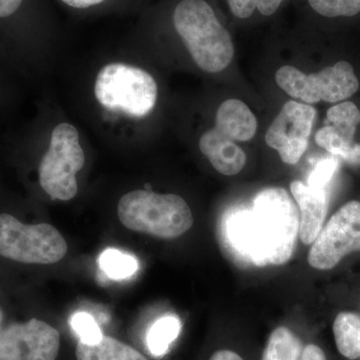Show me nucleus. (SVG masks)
Here are the masks:
<instances>
[{
	"label": "nucleus",
	"mask_w": 360,
	"mask_h": 360,
	"mask_svg": "<svg viewBox=\"0 0 360 360\" xmlns=\"http://www.w3.org/2000/svg\"><path fill=\"white\" fill-rule=\"evenodd\" d=\"M338 160L336 158H326L319 161L309 177L307 184L319 188H328L338 168Z\"/></svg>",
	"instance_id": "obj_24"
},
{
	"label": "nucleus",
	"mask_w": 360,
	"mask_h": 360,
	"mask_svg": "<svg viewBox=\"0 0 360 360\" xmlns=\"http://www.w3.org/2000/svg\"><path fill=\"white\" fill-rule=\"evenodd\" d=\"M181 329L180 321L174 315H167L158 319L149 328L146 343L150 354L155 357H162L170 345L179 336Z\"/></svg>",
	"instance_id": "obj_17"
},
{
	"label": "nucleus",
	"mask_w": 360,
	"mask_h": 360,
	"mask_svg": "<svg viewBox=\"0 0 360 360\" xmlns=\"http://www.w3.org/2000/svg\"><path fill=\"white\" fill-rule=\"evenodd\" d=\"M70 326L82 342L96 345L103 340V335L98 324L94 316L87 312L80 311L73 314L70 319Z\"/></svg>",
	"instance_id": "obj_23"
},
{
	"label": "nucleus",
	"mask_w": 360,
	"mask_h": 360,
	"mask_svg": "<svg viewBox=\"0 0 360 360\" xmlns=\"http://www.w3.org/2000/svg\"><path fill=\"white\" fill-rule=\"evenodd\" d=\"M326 123L331 125L345 141L354 143L357 125L360 123L359 108L350 101L335 104L326 112Z\"/></svg>",
	"instance_id": "obj_19"
},
{
	"label": "nucleus",
	"mask_w": 360,
	"mask_h": 360,
	"mask_svg": "<svg viewBox=\"0 0 360 360\" xmlns=\"http://www.w3.org/2000/svg\"><path fill=\"white\" fill-rule=\"evenodd\" d=\"M336 348L348 360H360V316L354 312H340L333 326Z\"/></svg>",
	"instance_id": "obj_15"
},
{
	"label": "nucleus",
	"mask_w": 360,
	"mask_h": 360,
	"mask_svg": "<svg viewBox=\"0 0 360 360\" xmlns=\"http://www.w3.org/2000/svg\"><path fill=\"white\" fill-rule=\"evenodd\" d=\"M172 22L201 70L217 73L231 65L234 56L231 34L205 0H181L175 6Z\"/></svg>",
	"instance_id": "obj_2"
},
{
	"label": "nucleus",
	"mask_w": 360,
	"mask_h": 360,
	"mask_svg": "<svg viewBox=\"0 0 360 360\" xmlns=\"http://www.w3.org/2000/svg\"><path fill=\"white\" fill-rule=\"evenodd\" d=\"M317 146L352 165H360V144L341 137L331 125L326 124L315 134Z\"/></svg>",
	"instance_id": "obj_18"
},
{
	"label": "nucleus",
	"mask_w": 360,
	"mask_h": 360,
	"mask_svg": "<svg viewBox=\"0 0 360 360\" xmlns=\"http://www.w3.org/2000/svg\"><path fill=\"white\" fill-rule=\"evenodd\" d=\"M117 213L130 231L163 239L179 238L193 224L191 207L176 194L130 191L118 201Z\"/></svg>",
	"instance_id": "obj_3"
},
{
	"label": "nucleus",
	"mask_w": 360,
	"mask_h": 360,
	"mask_svg": "<svg viewBox=\"0 0 360 360\" xmlns=\"http://www.w3.org/2000/svg\"><path fill=\"white\" fill-rule=\"evenodd\" d=\"M60 232L49 224H26L0 213V257L25 264H53L68 253Z\"/></svg>",
	"instance_id": "obj_5"
},
{
	"label": "nucleus",
	"mask_w": 360,
	"mask_h": 360,
	"mask_svg": "<svg viewBox=\"0 0 360 360\" xmlns=\"http://www.w3.org/2000/svg\"><path fill=\"white\" fill-rule=\"evenodd\" d=\"M276 80L288 96L307 104L340 103L354 96L359 89L354 68L347 61H340L311 75L284 65L277 70Z\"/></svg>",
	"instance_id": "obj_7"
},
{
	"label": "nucleus",
	"mask_w": 360,
	"mask_h": 360,
	"mask_svg": "<svg viewBox=\"0 0 360 360\" xmlns=\"http://www.w3.org/2000/svg\"><path fill=\"white\" fill-rule=\"evenodd\" d=\"M200 149L219 174L232 176L243 169L246 155L236 141L221 134L215 127L200 137Z\"/></svg>",
	"instance_id": "obj_12"
},
{
	"label": "nucleus",
	"mask_w": 360,
	"mask_h": 360,
	"mask_svg": "<svg viewBox=\"0 0 360 360\" xmlns=\"http://www.w3.org/2000/svg\"><path fill=\"white\" fill-rule=\"evenodd\" d=\"M290 191L300 210V240L304 245H311L321 233L328 214V191L300 180L291 182Z\"/></svg>",
	"instance_id": "obj_11"
},
{
	"label": "nucleus",
	"mask_w": 360,
	"mask_h": 360,
	"mask_svg": "<svg viewBox=\"0 0 360 360\" xmlns=\"http://www.w3.org/2000/svg\"><path fill=\"white\" fill-rule=\"evenodd\" d=\"M2 321H4V312L0 309V331H1L2 329Z\"/></svg>",
	"instance_id": "obj_29"
},
{
	"label": "nucleus",
	"mask_w": 360,
	"mask_h": 360,
	"mask_svg": "<svg viewBox=\"0 0 360 360\" xmlns=\"http://www.w3.org/2000/svg\"><path fill=\"white\" fill-rule=\"evenodd\" d=\"M214 127L232 141H248L257 134V120L243 101L229 99L217 110Z\"/></svg>",
	"instance_id": "obj_13"
},
{
	"label": "nucleus",
	"mask_w": 360,
	"mask_h": 360,
	"mask_svg": "<svg viewBox=\"0 0 360 360\" xmlns=\"http://www.w3.org/2000/svg\"><path fill=\"white\" fill-rule=\"evenodd\" d=\"M316 115L310 104L288 101L265 134L269 148L276 149L281 160L296 165L307 151Z\"/></svg>",
	"instance_id": "obj_9"
},
{
	"label": "nucleus",
	"mask_w": 360,
	"mask_h": 360,
	"mask_svg": "<svg viewBox=\"0 0 360 360\" xmlns=\"http://www.w3.org/2000/svg\"><path fill=\"white\" fill-rule=\"evenodd\" d=\"M60 1L71 8L84 11V9L91 8V7L103 6L108 0H60Z\"/></svg>",
	"instance_id": "obj_26"
},
{
	"label": "nucleus",
	"mask_w": 360,
	"mask_h": 360,
	"mask_svg": "<svg viewBox=\"0 0 360 360\" xmlns=\"http://www.w3.org/2000/svg\"><path fill=\"white\" fill-rule=\"evenodd\" d=\"M77 360H148L134 347L122 341L104 336L96 345L78 341Z\"/></svg>",
	"instance_id": "obj_14"
},
{
	"label": "nucleus",
	"mask_w": 360,
	"mask_h": 360,
	"mask_svg": "<svg viewBox=\"0 0 360 360\" xmlns=\"http://www.w3.org/2000/svg\"><path fill=\"white\" fill-rule=\"evenodd\" d=\"M210 360H243L238 354L231 350H219L210 357Z\"/></svg>",
	"instance_id": "obj_28"
},
{
	"label": "nucleus",
	"mask_w": 360,
	"mask_h": 360,
	"mask_svg": "<svg viewBox=\"0 0 360 360\" xmlns=\"http://www.w3.org/2000/svg\"><path fill=\"white\" fill-rule=\"evenodd\" d=\"M315 13L326 18H350L360 13V0H309Z\"/></svg>",
	"instance_id": "obj_21"
},
{
	"label": "nucleus",
	"mask_w": 360,
	"mask_h": 360,
	"mask_svg": "<svg viewBox=\"0 0 360 360\" xmlns=\"http://www.w3.org/2000/svg\"><path fill=\"white\" fill-rule=\"evenodd\" d=\"M99 266L106 276L120 281L134 276L139 269V262L132 255L115 248H108L99 257Z\"/></svg>",
	"instance_id": "obj_20"
},
{
	"label": "nucleus",
	"mask_w": 360,
	"mask_h": 360,
	"mask_svg": "<svg viewBox=\"0 0 360 360\" xmlns=\"http://www.w3.org/2000/svg\"><path fill=\"white\" fill-rule=\"evenodd\" d=\"M25 0H0V20H8L15 15Z\"/></svg>",
	"instance_id": "obj_25"
},
{
	"label": "nucleus",
	"mask_w": 360,
	"mask_h": 360,
	"mask_svg": "<svg viewBox=\"0 0 360 360\" xmlns=\"http://www.w3.org/2000/svg\"><path fill=\"white\" fill-rule=\"evenodd\" d=\"M224 231L231 248L250 264L283 265L300 236V210L283 187H269L257 194L250 208L231 213Z\"/></svg>",
	"instance_id": "obj_1"
},
{
	"label": "nucleus",
	"mask_w": 360,
	"mask_h": 360,
	"mask_svg": "<svg viewBox=\"0 0 360 360\" xmlns=\"http://www.w3.org/2000/svg\"><path fill=\"white\" fill-rule=\"evenodd\" d=\"M60 335L46 322L32 319L0 331V360H56Z\"/></svg>",
	"instance_id": "obj_10"
},
{
	"label": "nucleus",
	"mask_w": 360,
	"mask_h": 360,
	"mask_svg": "<svg viewBox=\"0 0 360 360\" xmlns=\"http://www.w3.org/2000/svg\"><path fill=\"white\" fill-rule=\"evenodd\" d=\"M84 163L77 129L70 123H60L54 127L49 150L40 161V186L52 200H72L78 191L77 174Z\"/></svg>",
	"instance_id": "obj_6"
},
{
	"label": "nucleus",
	"mask_w": 360,
	"mask_h": 360,
	"mask_svg": "<svg viewBox=\"0 0 360 360\" xmlns=\"http://www.w3.org/2000/svg\"><path fill=\"white\" fill-rule=\"evenodd\" d=\"M302 345L290 328H277L272 331L262 354V360H300Z\"/></svg>",
	"instance_id": "obj_16"
},
{
	"label": "nucleus",
	"mask_w": 360,
	"mask_h": 360,
	"mask_svg": "<svg viewBox=\"0 0 360 360\" xmlns=\"http://www.w3.org/2000/svg\"><path fill=\"white\" fill-rule=\"evenodd\" d=\"M283 2V0H227L231 13L240 20L250 18L255 9L262 15H272Z\"/></svg>",
	"instance_id": "obj_22"
},
{
	"label": "nucleus",
	"mask_w": 360,
	"mask_h": 360,
	"mask_svg": "<svg viewBox=\"0 0 360 360\" xmlns=\"http://www.w3.org/2000/svg\"><path fill=\"white\" fill-rule=\"evenodd\" d=\"M360 251V201L342 206L322 227L309 253L310 266L329 270L349 253Z\"/></svg>",
	"instance_id": "obj_8"
},
{
	"label": "nucleus",
	"mask_w": 360,
	"mask_h": 360,
	"mask_svg": "<svg viewBox=\"0 0 360 360\" xmlns=\"http://www.w3.org/2000/svg\"><path fill=\"white\" fill-rule=\"evenodd\" d=\"M158 84L146 70L123 63H110L97 75L94 94L97 101L111 110L132 117H143L155 108Z\"/></svg>",
	"instance_id": "obj_4"
},
{
	"label": "nucleus",
	"mask_w": 360,
	"mask_h": 360,
	"mask_svg": "<svg viewBox=\"0 0 360 360\" xmlns=\"http://www.w3.org/2000/svg\"><path fill=\"white\" fill-rule=\"evenodd\" d=\"M300 360H328V359L321 347L315 345H309L303 348Z\"/></svg>",
	"instance_id": "obj_27"
}]
</instances>
